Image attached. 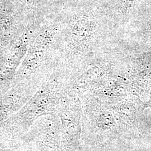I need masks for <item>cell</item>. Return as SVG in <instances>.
Returning <instances> with one entry per match:
<instances>
[{
  "instance_id": "cell-1",
  "label": "cell",
  "mask_w": 151,
  "mask_h": 151,
  "mask_svg": "<svg viewBox=\"0 0 151 151\" xmlns=\"http://www.w3.org/2000/svg\"><path fill=\"white\" fill-rule=\"evenodd\" d=\"M80 27V40L87 38L89 36L93 29V26L92 24L87 23L86 22H80V24H79Z\"/></svg>"
}]
</instances>
